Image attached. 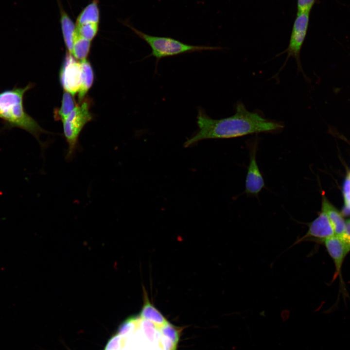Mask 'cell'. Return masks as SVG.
Segmentation results:
<instances>
[{"label":"cell","mask_w":350,"mask_h":350,"mask_svg":"<svg viewBox=\"0 0 350 350\" xmlns=\"http://www.w3.org/2000/svg\"><path fill=\"white\" fill-rule=\"evenodd\" d=\"M197 124L198 130L184 142L185 147L205 140L231 139L250 134L277 132L284 127L280 122L267 119L258 112L249 111L240 101L236 105L234 115L220 119L210 118L203 108H199Z\"/></svg>","instance_id":"cell-1"},{"label":"cell","mask_w":350,"mask_h":350,"mask_svg":"<svg viewBox=\"0 0 350 350\" xmlns=\"http://www.w3.org/2000/svg\"><path fill=\"white\" fill-rule=\"evenodd\" d=\"M34 86L29 83L24 88L15 86L0 92V120L7 128H18L29 133L43 146L39 137L41 134L48 132L28 114L24 105L26 92Z\"/></svg>","instance_id":"cell-2"},{"label":"cell","mask_w":350,"mask_h":350,"mask_svg":"<svg viewBox=\"0 0 350 350\" xmlns=\"http://www.w3.org/2000/svg\"><path fill=\"white\" fill-rule=\"evenodd\" d=\"M126 25L149 45L152 52L148 57H155L157 59V63L161 58L185 53L222 49L220 47L192 45L169 37L151 35L136 29L128 23H126Z\"/></svg>","instance_id":"cell-3"},{"label":"cell","mask_w":350,"mask_h":350,"mask_svg":"<svg viewBox=\"0 0 350 350\" xmlns=\"http://www.w3.org/2000/svg\"><path fill=\"white\" fill-rule=\"evenodd\" d=\"M91 101L85 98L63 121V133L68 145L66 159H71L78 148V138L86 124L93 119Z\"/></svg>","instance_id":"cell-4"},{"label":"cell","mask_w":350,"mask_h":350,"mask_svg":"<svg viewBox=\"0 0 350 350\" xmlns=\"http://www.w3.org/2000/svg\"><path fill=\"white\" fill-rule=\"evenodd\" d=\"M309 18V12L298 13L293 25L289 44L287 48L280 53L281 54L283 53H287L284 65L290 57H293L295 59L298 70L301 72H303V70L300 60V52L307 33Z\"/></svg>","instance_id":"cell-5"},{"label":"cell","mask_w":350,"mask_h":350,"mask_svg":"<svg viewBox=\"0 0 350 350\" xmlns=\"http://www.w3.org/2000/svg\"><path fill=\"white\" fill-rule=\"evenodd\" d=\"M259 140L257 138L249 140L246 143L249 151V162L245 183V192L247 195L258 197L262 190L265 188L263 177L258 166L256 154Z\"/></svg>","instance_id":"cell-6"},{"label":"cell","mask_w":350,"mask_h":350,"mask_svg":"<svg viewBox=\"0 0 350 350\" xmlns=\"http://www.w3.org/2000/svg\"><path fill=\"white\" fill-rule=\"evenodd\" d=\"M82 81L81 62L76 61L68 51L60 72V81L63 89L72 95L78 93Z\"/></svg>","instance_id":"cell-7"},{"label":"cell","mask_w":350,"mask_h":350,"mask_svg":"<svg viewBox=\"0 0 350 350\" xmlns=\"http://www.w3.org/2000/svg\"><path fill=\"white\" fill-rule=\"evenodd\" d=\"M322 243L335 266L333 280L338 278L343 293H346L345 283L342 276V268L345 258L350 252V245L341 237L336 235L325 240Z\"/></svg>","instance_id":"cell-8"},{"label":"cell","mask_w":350,"mask_h":350,"mask_svg":"<svg viewBox=\"0 0 350 350\" xmlns=\"http://www.w3.org/2000/svg\"><path fill=\"white\" fill-rule=\"evenodd\" d=\"M307 225L308 229L306 233L296 240L293 245L306 241L323 242L335 235L327 214L322 210L318 216Z\"/></svg>","instance_id":"cell-9"},{"label":"cell","mask_w":350,"mask_h":350,"mask_svg":"<svg viewBox=\"0 0 350 350\" xmlns=\"http://www.w3.org/2000/svg\"><path fill=\"white\" fill-rule=\"evenodd\" d=\"M143 290V304L139 316L143 319L151 321L158 327H162L169 322L160 312L151 303L146 290Z\"/></svg>","instance_id":"cell-10"},{"label":"cell","mask_w":350,"mask_h":350,"mask_svg":"<svg viewBox=\"0 0 350 350\" xmlns=\"http://www.w3.org/2000/svg\"><path fill=\"white\" fill-rule=\"evenodd\" d=\"M321 210L327 214L335 235L339 237L342 236L345 228V221L342 214L332 206L324 196L322 197Z\"/></svg>","instance_id":"cell-11"},{"label":"cell","mask_w":350,"mask_h":350,"mask_svg":"<svg viewBox=\"0 0 350 350\" xmlns=\"http://www.w3.org/2000/svg\"><path fill=\"white\" fill-rule=\"evenodd\" d=\"M60 22L66 47L67 51L71 54L74 39L75 25L64 11L61 12Z\"/></svg>","instance_id":"cell-12"},{"label":"cell","mask_w":350,"mask_h":350,"mask_svg":"<svg viewBox=\"0 0 350 350\" xmlns=\"http://www.w3.org/2000/svg\"><path fill=\"white\" fill-rule=\"evenodd\" d=\"M82 69V81L81 88L78 93L79 102L85 97L94 82V72L90 62L87 60L81 61Z\"/></svg>","instance_id":"cell-13"},{"label":"cell","mask_w":350,"mask_h":350,"mask_svg":"<svg viewBox=\"0 0 350 350\" xmlns=\"http://www.w3.org/2000/svg\"><path fill=\"white\" fill-rule=\"evenodd\" d=\"M77 105L74 95L65 91L63 95L61 106L54 109V120L63 121Z\"/></svg>","instance_id":"cell-14"},{"label":"cell","mask_w":350,"mask_h":350,"mask_svg":"<svg viewBox=\"0 0 350 350\" xmlns=\"http://www.w3.org/2000/svg\"><path fill=\"white\" fill-rule=\"evenodd\" d=\"M100 15L97 3L96 1L87 5L77 18L76 25L86 23H99Z\"/></svg>","instance_id":"cell-15"},{"label":"cell","mask_w":350,"mask_h":350,"mask_svg":"<svg viewBox=\"0 0 350 350\" xmlns=\"http://www.w3.org/2000/svg\"><path fill=\"white\" fill-rule=\"evenodd\" d=\"M90 41L81 37L75 32L71 54L76 59L81 61L86 60L90 52Z\"/></svg>","instance_id":"cell-16"},{"label":"cell","mask_w":350,"mask_h":350,"mask_svg":"<svg viewBox=\"0 0 350 350\" xmlns=\"http://www.w3.org/2000/svg\"><path fill=\"white\" fill-rule=\"evenodd\" d=\"M97 23H86L79 25H75V32L81 37L89 41L96 35L98 31Z\"/></svg>","instance_id":"cell-17"},{"label":"cell","mask_w":350,"mask_h":350,"mask_svg":"<svg viewBox=\"0 0 350 350\" xmlns=\"http://www.w3.org/2000/svg\"><path fill=\"white\" fill-rule=\"evenodd\" d=\"M343 193L345 201V206L342 214L346 216L350 215V174L346 177L343 186Z\"/></svg>","instance_id":"cell-18"},{"label":"cell","mask_w":350,"mask_h":350,"mask_svg":"<svg viewBox=\"0 0 350 350\" xmlns=\"http://www.w3.org/2000/svg\"><path fill=\"white\" fill-rule=\"evenodd\" d=\"M160 330L163 335L170 339L174 344L177 345L179 337L178 329L168 322L161 327Z\"/></svg>","instance_id":"cell-19"},{"label":"cell","mask_w":350,"mask_h":350,"mask_svg":"<svg viewBox=\"0 0 350 350\" xmlns=\"http://www.w3.org/2000/svg\"><path fill=\"white\" fill-rule=\"evenodd\" d=\"M316 0H298V12H309Z\"/></svg>","instance_id":"cell-20"},{"label":"cell","mask_w":350,"mask_h":350,"mask_svg":"<svg viewBox=\"0 0 350 350\" xmlns=\"http://www.w3.org/2000/svg\"><path fill=\"white\" fill-rule=\"evenodd\" d=\"M341 237L350 245V219H348L345 222V231Z\"/></svg>","instance_id":"cell-21"}]
</instances>
